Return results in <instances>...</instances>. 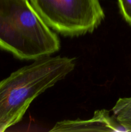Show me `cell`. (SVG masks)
Masks as SVG:
<instances>
[{"instance_id":"3","label":"cell","mask_w":131,"mask_h":132,"mask_svg":"<svg viewBox=\"0 0 131 132\" xmlns=\"http://www.w3.org/2000/svg\"><path fill=\"white\" fill-rule=\"evenodd\" d=\"M49 27L63 36L92 32L105 18L99 0H30Z\"/></svg>"},{"instance_id":"4","label":"cell","mask_w":131,"mask_h":132,"mask_svg":"<svg viewBox=\"0 0 131 132\" xmlns=\"http://www.w3.org/2000/svg\"><path fill=\"white\" fill-rule=\"evenodd\" d=\"M51 132L69 131H129L109 111H95L93 117L87 120H65L55 124Z\"/></svg>"},{"instance_id":"2","label":"cell","mask_w":131,"mask_h":132,"mask_svg":"<svg viewBox=\"0 0 131 132\" xmlns=\"http://www.w3.org/2000/svg\"><path fill=\"white\" fill-rule=\"evenodd\" d=\"M58 36L28 0H0V48L35 60L59 50Z\"/></svg>"},{"instance_id":"6","label":"cell","mask_w":131,"mask_h":132,"mask_svg":"<svg viewBox=\"0 0 131 132\" xmlns=\"http://www.w3.org/2000/svg\"><path fill=\"white\" fill-rule=\"evenodd\" d=\"M118 2L121 14L131 26V0H118Z\"/></svg>"},{"instance_id":"1","label":"cell","mask_w":131,"mask_h":132,"mask_svg":"<svg viewBox=\"0 0 131 132\" xmlns=\"http://www.w3.org/2000/svg\"><path fill=\"white\" fill-rule=\"evenodd\" d=\"M74 58L43 57L0 81V132L19 122L35 98L73 72Z\"/></svg>"},{"instance_id":"5","label":"cell","mask_w":131,"mask_h":132,"mask_svg":"<svg viewBox=\"0 0 131 132\" xmlns=\"http://www.w3.org/2000/svg\"><path fill=\"white\" fill-rule=\"evenodd\" d=\"M113 112L118 121L128 129V131H131V110H113Z\"/></svg>"},{"instance_id":"7","label":"cell","mask_w":131,"mask_h":132,"mask_svg":"<svg viewBox=\"0 0 131 132\" xmlns=\"http://www.w3.org/2000/svg\"><path fill=\"white\" fill-rule=\"evenodd\" d=\"M113 110H131V97H130L121 98L118 99Z\"/></svg>"}]
</instances>
